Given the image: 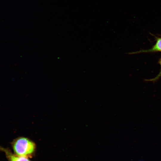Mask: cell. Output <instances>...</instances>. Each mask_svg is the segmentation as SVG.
Here are the masks:
<instances>
[{
    "mask_svg": "<svg viewBox=\"0 0 161 161\" xmlns=\"http://www.w3.org/2000/svg\"><path fill=\"white\" fill-rule=\"evenodd\" d=\"M158 62L159 63L160 66L161 67L159 73L158 75L154 78L149 80H146L152 81H155L158 80L161 76V58L160 59Z\"/></svg>",
    "mask_w": 161,
    "mask_h": 161,
    "instance_id": "4",
    "label": "cell"
},
{
    "mask_svg": "<svg viewBox=\"0 0 161 161\" xmlns=\"http://www.w3.org/2000/svg\"><path fill=\"white\" fill-rule=\"evenodd\" d=\"M11 144L14 153L17 155L32 158L35 155L36 145L34 141L27 137H18L14 139Z\"/></svg>",
    "mask_w": 161,
    "mask_h": 161,
    "instance_id": "1",
    "label": "cell"
},
{
    "mask_svg": "<svg viewBox=\"0 0 161 161\" xmlns=\"http://www.w3.org/2000/svg\"><path fill=\"white\" fill-rule=\"evenodd\" d=\"M0 151L4 153L8 161H31L29 158L19 156L13 153L8 148H5L0 146Z\"/></svg>",
    "mask_w": 161,
    "mask_h": 161,
    "instance_id": "2",
    "label": "cell"
},
{
    "mask_svg": "<svg viewBox=\"0 0 161 161\" xmlns=\"http://www.w3.org/2000/svg\"><path fill=\"white\" fill-rule=\"evenodd\" d=\"M161 52V37L157 38L156 43L151 48L148 50L129 53L128 54H132L142 52Z\"/></svg>",
    "mask_w": 161,
    "mask_h": 161,
    "instance_id": "3",
    "label": "cell"
}]
</instances>
